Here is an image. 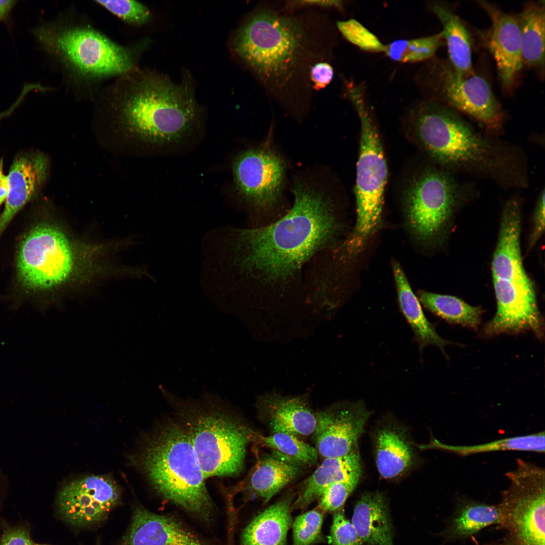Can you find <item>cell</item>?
<instances>
[{"label":"cell","mask_w":545,"mask_h":545,"mask_svg":"<svg viewBox=\"0 0 545 545\" xmlns=\"http://www.w3.org/2000/svg\"><path fill=\"white\" fill-rule=\"evenodd\" d=\"M294 201L278 221L258 228H230L227 236L228 286L252 309L310 308L304 272L319 250L344 232L336 201L322 190L298 183Z\"/></svg>","instance_id":"cell-1"},{"label":"cell","mask_w":545,"mask_h":545,"mask_svg":"<svg viewBox=\"0 0 545 545\" xmlns=\"http://www.w3.org/2000/svg\"><path fill=\"white\" fill-rule=\"evenodd\" d=\"M122 77L115 93L121 117L132 133L157 144L177 142L189 133L198 115L189 88L135 69Z\"/></svg>","instance_id":"cell-2"},{"label":"cell","mask_w":545,"mask_h":545,"mask_svg":"<svg viewBox=\"0 0 545 545\" xmlns=\"http://www.w3.org/2000/svg\"><path fill=\"white\" fill-rule=\"evenodd\" d=\"M133 457L160 496L203 522L211 521L213 504L183 425L173 421L164 423Z\"/></svg>","instance_id":"cell-3"},{"label":"cell","mask_w":545,"mask_h":545,"mask_svg":"<svg viewBox=\"0 0 545 545\" xmlns=\"http://www.w3.org/2000/svg\"><path fill=\"white\" fill-rule=\"evenodd\" d=\"M449 106L429 101L412 113L416 144L444 166L483 172L502 179L513 170L510 158L471 129Z\"/></svg>","instance_id":"cell-4"},{"label":"cell","mask_w":545,"mask_h":545,"mask_svg":"<svg viewBox=\"0 0 545 545\" xmlns=\"http://www.w3.org/2000/svg\"><path fill=\"white\" fill-rule=\"evenodd\" d=\"M40 48L80 78L101 79L134 69L132 52L88 25L44 23L31 29Z\"/></svg>","instance_id":"cell-5"},{"label":"cell","mask_w":545,"mask_h":545,"mask_svg":"<svg viewBox=\"0 0 545 545\" xmlns=\"http://www.w3.org/2000/svg\"><path fill=\"white\" fill-rule=\"evenodd\" d=\"M236 53L259 77L280 84L290 78L305 50V35L290 18L263 11L250 17L234 40Z\"/></svg>","instance_id":"cell-6"},{"label":"cell","mask_w":545,"mask_h":545,"mask_svg":"<svg viewBox=\"0 0 545 545\" xmlns=\"http://www.w3.org/2000/svg\"><path fill=\"white\" fill-rule=\"evenodd\" d=\"M352 102L360 123L355 187L357 221L352 234L340 243L342 253L349 258L362 248L379 225L388 175L379 134L364 98L356 97Z\"/></svg>","instance_id":"cell-7"},{"label":"cell","mask_w":545,"mask_h":545,"mask_svg":"<svg viewBox=\"0 0 545 545\" xmlns=\"http://www.w3.org/2000/svg\"><path fill=\"white\" fill-rule=\"evenodd\" d=\"M185 415L183 426L205 479L239 474L255 432L220 408H194Z\"/></svg>","instance_id":"cell-8"},{"label":"cell","mask_w":545,"mask_h":545,"mask_svg":"<svg viewBox=\"0 0 545 545\" xmlns=\"http://www.w3.org/2000/svg\"><path fill=\"white\" fill-rule=\"evenodd\" d=\"M516 462L506 473L510 485L498 505L505 535L485 545H544V469L521 459Z\"/></svg>","instance_id":"cell-9"},{"label":"cell","mask_w":545,"mask_h":545,"mask_svg":"<svg viewBox=\"0 0 545 545\" xmlns=\"http://www.w3.org/2000/svg\"><path fill=\"white\" fill-rule=\"evenodd\" d=\"M236 191L247 213L248 228L270 225L289 210L282 195L285 168L279 155L266 147L251 149L235 159Z\"/></svg>","instance_id":"cell-10"},{"label":"cell","mask_w":545,"mask_h":545,"mask_svg":"<svg viewBox=\"0 0 545 545\" xmlns=\"http://www.w3.org/2000/svg\"><path fill=\"white\" fill-rule=\"evenodd\" d=\"M76 250L65 234L48 224L32 227L20 243L17 277L31 292L48 291L67 282L76 270Z\"/></svg>","instance_id":"cell-11"},{"label":"cell","mask_w":545,"mask_h":545,"mask_svg":"<svg viewBox=\"0 0 545 545\" xmlns=\"http://www.w3.org/2000/svg\"><path fill=\"white\" fill-rule=\"evenodd\" d=\"M404 190V208L410 231L420 241H431L451 215L458 185L448 173L430 167L414 175Z\"/></svg>","instance_id":"cell-12"},{"label":"cell","mask_w":545,"mask_h":545,"mask_svg":"<svg viewBox=\"0 0 545 545\" xmlns=\"http://www.w3.org/2000/svg\"><path fill=\"white\" fill-rule=\"evenodd\" d=\"M432 73V89L441 102L469 115L489 130L501 127L504 114L485 78L475 72L459 75L445 61L435 64Z\"/></svg>","instance_id":"cell-13"},{"label":"cell","mask_w":545,"mask_h":545,"mask_svg":"<svg viewBox=\"0 0 545 545\" xmlns=\"http://www.w3.org/2000/svg\"><path fill=\"white\" fill-rule=\"evenodd\" d=\"M120 499V489L112 477L88 475L66 482L59 493L57 504L65 521L82 527L104 520Z\"/></svg>","instance_id":"cell-14"},{"label":"cell","mask_w":545,"mask_h":545,"mask_svg":"<svg viewBox=\"0 0 545 545\" xmlns=\"http://www.w3.org/2000/svg\"><path fill=\"white\" fill-rule=\"evenodd\" d=\"M371 413L360 401L339 403L315 412L312 434L318 455L324 458L341 457L357 449Z\"/></svg>","instance_id":"cell-15"},{"label":"cell","mask_w":545,"mask_h":545,"mask_svg":"<svg viewBox=\"0 0 545 545\" xmlns=\"http://www.w3.org/2000/svg\"><path fill=\"white\" fill-rule=\"evenodd\" d=\"M493 284L497 309L485 333L494 335L529 331L541 336L542 319L532 282L493 279Z\"/></svg>","instance_id":"cell-16"},{"label":"cell","mask_w":545,"mask_h":545,"mask_svg":"<svg viewBox=\"0 0 545 545\" xmlns=\"http://www.w3.org/2000/svg\"><path fill=\"white\" fill-rule=\"evenodd\" d=\"M477 2L490 21L489 27L480 32V36L495 61L503 88L509 91L523 68L517 15L505 12L487 1Z\"/></svg>","instance_id":"cell-17"},{"label":"cell","mask_w":545,"mask_h":545,"mask_svg":"<svg viewBox=\"0 0 545 545\" xmlns=\"http://www.w3.org/2000/svg\"><path fill=\"white\" fill-rule=\"evenodd\" d=\"M48 160L38 151L20 153L8 177V193L0 216V236L18 212L38 193L48 174Z\"/></svg>","instance_id":"cell-18"},{"label":"cell","mask_w":545,"mask_h":545,"mask_svg":"<svg viewBox=\"0 0 545 545\" xmlns=\"http://www.w3.org/2000/svg\"><path fill=\"white\" fill-rule=\"evenodd\" d=\"M259 415L271 433L283 432L297 438L312 434L316 425L315 412L305 396H282L269 393L259 397Z\"/></svg>","instance_id":"cell-19"},{"label":"cell","mask_w":545,"mask_h":545,"mask_svg":"<svg viewBox=\"0 0 545 545\" xmlns=\"http://www.w3.org/2000/svg\"><path fill=\"white\" fill-rule=\"evenodd\" d=\"M121 545L207 544L175 518L137 507Z\"/></svg>","instance_id":"cell-20"},{"label":"cell","mask_w":545,"mask_h":545,"mask_svg":"<svg viewBox=\"0 0 545 545\" xmlns=\"http://www.w3.org/2000/svg\"><path fill=\"white\" fill-rule=\"evenodd\" d=\"M521 219L519 205L515 199L505 206L498 240L492 261L493 279L507 281H530L524 268L521 253Z\"/></svg>","instance_id":"cell-21"},{"label":"cell","mask_w":545,"mask_h":545,"mask_svg":"<svg viewBox=\"0 0 545 545\" xmlns=\"http://www.w3.org/2000/svg\"><path fill=\"white\" fill-rule=\"evenodd\" d=\"M362 473L358 449L337 457L324 458L314 472L302 483L291 510H304L319 498L323 489L338 482L359 481Z\"/></svg>","instance_id":"cell-22"},{"label":"cell","mask_w":545,"mask_h":545,"mask_svg":"<svg viewBox=\"0 0 545 545\" xmlns=\"http://www.w3.org/2000/svg\"><path fill=\"white\" fill-rule=\"evenodd\" d=\"M373 441L376 466L383 478L400 476L414 465V449L403 428L395 424H383L376 429Z\"/></svg>","instance_id":"cell-23"},{"label":"cell","mask_w":545,"mask_h":545,"mask_svg":"<svg viewBox=\"0 0 545 545\" xmlns=\"http://www.w3.org/2000/svg\"><path fill=\"white\" fill-rule=\"evenodd\" d=\"M351 522L363 543L394 545L388 502L380 492H365L357 502Z\"/></svg>","instance_id":"cell-24"},{"label":"cell","mask_w":545,"mask_h":545,"mask_svg":"<svg viewBox=\"0 0 545 545\" xmlns=\"http://www.w3.org/2000/svg\"><path fill=\"white\" fill-rule=\"evenodd\" d=\"M305 465L274 451L260 459L252 471L244 489L254 498L267 503L287 484L298 477Z\"/></svg>","instance_id":"cell-25"},{"label":"cell","mask_w":545,"mask_h":545,"mask_svg":"<svg viewBox=\"0 0 545 545\" xmlns=\"http://www.w3.org/2000/svg\"><path fill=\"white\" fill-rule=\"evenodd\" d=\"M293 499L287 496L256 516L243 531L241 545H286Z\"/></svg>","instance_id":"cell-26"},{"label":"cell","mask_w":545,"mask_h":545,"mask_svg":"<svg viewBox=\"0 0 545 545\" xmlns=\"http://www.w3.org/2000/svg\"><path fill=\"white\" fill-rule=\"evenodd\" d=\"M400 310L409 324L422 352L428 345H435L446 355L445 347L452 343L441 337L426 317L418 298L412 291L400 264H393Z\"/></svg>","instance_id":"cell-27"},{"label":"cell","mask_w":545,"mask_h":545,"mask_svg":"<svg viewBox=\"0 0 545 545\" xmlns=\"http://www.w3.org/2000/svg\"><path fill=\"white\" fill-rule=\"evenodd\" d=\"M523 67L544 70V2H529L517 15Z\"/></svg>","instance_id":"cell-28"},{"label":"cell","mask_w":545,"mask_h":545,"mask_svg":"<svg viewBox=\"0 0 545 545\" xmlns=\"http://www.w3.org/2000/svg\"><path fill=\"white\" fill-rule=\"evenodd\" d=\"M500 516L498 505H489L467 498H460L442 532L443 536L448 541L465 539L487 526L498 525Z\"/></svg>","instance_id":"cell-29"},{"label":"cell","mask_w":545,"mask_h":545,"mask_svg":"<svg viewBox=\"0 0 545 545\" xmlns=\"http://www.w3.org/2000/svg\"><path fill=\"white\" fill-rule=\"evenodd\" d=\"M431 9L440 21L443 38L447 46L449 63L459 75L469 76L475 73L472 62L471 38L460 18L451 9L434 4Z\"/></svg>","instance_id":"cell-30"},{"label":"cell","mask_w":545,"mask_h":545,"mask_svg":"<svg viewBox=\"0 0 545 545\" xmlns=\"http://www.w3.org/2000/svg\"><path fill=\"white\" fill-rule=\"evenodd\" d=\"M544 431L504 438L488 443L468 446L450 445L433 439L430 443L420 446L421 449H439L461 456L499 451H532L544 452Z\"/></svg>","instance_id":"cell-31"},{"label":"cell","mask_w":545,"mask_h":545,"mask_svg":"<svg viewBox=\"0 0 545 545\" xmlns=\"http://www.w3.org/2000/svg\"><path fill=\"white\" fill-rule=\"evenodd\" d=\"M418 298L425 308L449 322L473 329L480 323L481 308L456 297L420 291Z\"/></svg>","instance_id":"cell-32"},{"label":"cell","mask_w":545,"mask_h":545,"mask_svg":"<svg viewBox=\"0 0 545 545\" xmlns=\"http://www.w3.org/2000/svg\"><path fill=\"white\" fill-rule=\"evenodd\" d=\"M442 32L412 39H401L385 45L384 52L392 60L406 63L426 60L433 57L443 43Z\"/></svg>","instance_id":"cell-33"},{"label":"cell","mask_w":545,"mask_h":545,"mask_svg":"<svg viewBox=\"0 0 545 545\" xmlns=\"http://www.w3.org/2000/svg\"><path fill=\"white\" fill-rule=\"evenodd\" d=\"M254 440L305 465L315 464L318 460L314 447L290 434L277 432L264 436L255 432Z\"/></svg>","instance_id":"cell-34"},{"label":"cell","mask_w":545,"mask_h":545,"mask_svg":"<svg viewBox=\"0 0 545 545\" xmlns=\"http://www.w3.org/2000/svg\"><path fill=\"white\" fill-rule=\"evenodd\" d=\"M324 513L317 508L296 517L292 525L293 545H312L322 539Z\"/></svg>","instance_id":"cell-35"},{"label":"cell","mask_w":545,"mask_h":545,"mask_svg":"<svg viewBox=\"0 0 545 545\" xmlns=\"http://www.w3.org/2000/svg\"><path fill=\"white\" fill-rule=\"evenodd\" d=\"M337 27L343 36L360 48L371 52H384L385 45L360 23L355 19L338 21Z\"/></svg>","instance_id":"cell-36"},{"label":"cell","mask_w":545,"mask_h":545,"mask_svg":"<svg viewBox=\"0 0 545 545\" xmlns=\"http://www.w3.org/2000/svg\"><path fill=\"white\" fill-rule=\"evenodd\" d=\"M95 2L108 11L127 23L141 25L147 23L151 17L148 9L143 4L135 1H96Z\"/></svg>","instance_id":"cell-37"},{"label":"cell","mask_w":545,"mask_h":545,"mask_svg":"<svg viewBox=\"0 0 545 545\" xmlns=\"http://www.w3.org/2000/svg\"><path fill=\"white\" fill-rule=\"evenodd\" d=\"M358 482V481H346L329 485L322 491L317 508L324 513L340 510Z\"/></svg>","instance_id":"cell-38"},{"label":"cell","mask_w":545,"mask_h":545,"mask_svg":"<svg viewBox=\"0 0 545 545\" xmlns=\"http://www.w3.org/2000/svg\"><path fill=\"white\" fill-rule=\"evenodd\" d=\"M334 514L329 542L331 545H362L363 542L354 526L343 511Z\"/></svg>","instance_id":"cell-39"},{"label":"cell","mask_w":545,"mask_h":545,"mask_svg":"<svg viewBox=\"0 0 545 545\" xmlns=\"http://www.w3.org/2000/svg\"><path fill=\"white\" fill-rule=\"evenodd\" d=\"M334 76L332 67L327 63H319L312 67L310 71L311 80L315 89L325 87L330 83Z\"/></svg>","instance_id":"cell-40"},{"label":"cell","mask_w":545,"mask_h":545,"mask_svg":"<svg viewBox=\"0 0 545 545\" xmlns=\"http://www.w3.org/2000/svg\"><path fill=\"white\" fill-rule=\"evenodd\" d=\"M0 545H34L28 531L21 527L8 530L0 540Z\"/></svg>","instance_id":"cell-41"},{"label":"cell","mask_w":545,"mask_h":545,"mask_svg":"<svg viewBox=\"0 0 545 545\" xmlns=\"http://www.w3.org/2000/svg\"><path fill=\"white\" fill-rule=\"evenodd\" d=\"M544 189L541 192L537 201L534 215V227L530 238V243L533 244L540 236L544 229Z\"/></svg>","instance_id":"cell-42"},{"label":"cell","mask_w":545,"mask_h":545,"mask_svg":"<svg viewBox=\"0 0 545 545\" xmlns=\"http://www.w3.org/2000/svg\"><path fill=\"white\" fill-rule=\"evenodd\" d=\"M288 5L290 8L319 6L321 7H335L339 10L343 8V4L341 1H296L290 2Z\"/></svg>","instance_id":"cell-43"},{"label":"cell","mask_w":545,"mask_h":545,"mask_svg":"<svg viewBox=\"0 0 545 545\" xmlns=\"http://www.w3.org/2000/svg\"><path fill=\"white\" fill-rule=\"evenodd\" d=\"M8 193L7 175L4 172L3 159H0V205L5 201Z\"/></svg>","instance_id":"cell-44"},{"label":"cell","mask_w":545,"mask_h":545,"mask_svg":"<svg viewBox=\"0 0 545 545\" xmlns=\"http://www.w3.org/2000/svg\"><path fill=\"white\" fill-rule=\"evenodd\" d=\"M17 1L13 0L0 1V22H7L13 9Z\"/></svg>","instance_id":"cell-45"},{"label":"cell","mask_w":545,"mask_h":545,"mask_svg":"<svg viewBox=\"0 0 545 545\" xmlns=\"http://www.w3.org/2000/svg\"><path fill=\"white\" fill-rule=\"evenodd\" d=\"M34 545H47V544H34Z\"/></svg>","instance_id":"cell-46"}]
</instances>
